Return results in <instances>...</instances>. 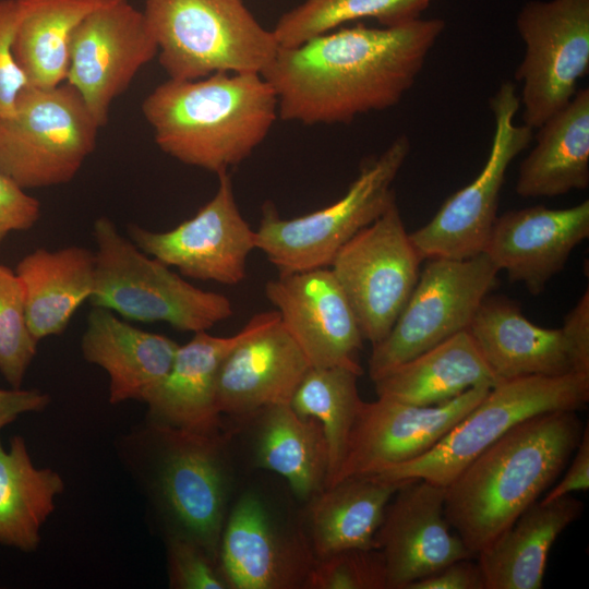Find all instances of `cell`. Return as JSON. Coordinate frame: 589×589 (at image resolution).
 <instances>
[{
    "mask_svg": "<svg viewBox=\"0 0 589 589\" xmlns=\"http://www.w3.org/2000/svg\"><path fill=\"white\" fill-rule=\"evenodd\" d=\"M422 261L396 202L335 255L329 268L363 339L372 346L394 326L418 281Z\"/></svg>",
    "mask_w": 589,
    "mask_h": 589,
    "instance_id": "7c38bea8",
    "label": "cell"
},
{
    "mask_svg": "<svg viewBox=\"0 0 589 589\" xmlns=\"http://www.w3.org/2000/svg\"><path fill=\"white\" fill-rule=\"evenodd\" d=\"M467 330L497 382L574 373L562 328L533 324L505 296L488 294Z\"/></svg>",
    "mask_w": 589,
    "mask_h": 589,
    "instance_id": "603a6c76",
    "label": "cell"
},
{
    "mask_svg": "<svg viewBox=\"0 0 589 589\" xmlns=\"http://www.w3.org/2000/svg\"><path fill=\"white\" fill-rule=\"evenodd\" d=\"M401 483L353 477L309 500L304 531L315 558L350 549H376L375 533Z\"/></svg>",
    "mask_w": 589,
    "mask_h": 589,
    "instance_id": "83f0119b",
    "label": "cell"
},
{
    "mask_svg": "<svg viewBox=\"0 0 589 589\" xmlns=\"http://www.w3.org/2000/svg\"><path fill=\"white\" fill-rule=\"evenodd\" d=\"M311 368L280 318L243 339L224 360L216 384L220 414L251 418L290 404Z\"/></svg>",
    "mask_w": 589,
    "mask_h": 589,
    "instance_id": "7402d4cb",
    "label": "cell"
},
{
    "mask_svg": "<svg viewBox=\"0 0 589 589\" xmlns=\"http://www.w3.org/2000/svg\"><path fill=\"white\" fill-rule=\"evenodd\" d=\"M582 510L572 494L529 506L477 554L485 589H541L553 543Z\"/></svg>",
    "mask_w": 589,
    "mask_h": 589,
    "instance_id": "d4e9b609",
    "label": "cell"
},
{
    "mask_svg": "<svg viewBox=\"0 0 589 589\" xmlns=\"http://www.w3.org/2000/svg\"><path fill=\"white\" fill-rule=\"evenodd\" d=\"M279 318L276 310L265 311L254 314L232 336L194 333L189 342L179 345L166 376L144 395L146 420L185 430L219 431L216 384L224 360L243 339Z\"/></svg>",
    "mask_w": 589,
    "mask_h": 589,
    "instance_id": "44dd1931",
    "label": "cell"
},
{
    "mask_svg": "<svg viewBox=\"0 0 589 589\" xmlns=\"http://www.w3.org/2000/svg\"><path fill=\"white\" fill-rule=\"evenodd\" d=\"M142 12L172 80L262 74L279 49L242 0H145Z\"/></svg>",
    "mask_w": 589,
    "mask_h": 589,
    "instance_id": "5b68a950",
    "label": "cell"
},
{
    "mask_svg": "<svg viewBox=\"0 0 589 589\" xmlns=\"http://www.w3.org/2000/svg\"><path fill=\"white\" fill-rule=\"evenodd\" d=\"M519 108L515 84L503 82L490 98L494 133L482 170L449 196L429 223L409 233L423 260H464L482 253L497 217L507 169L532 141V129L515 123Z\"/></svg>",
    "mask_w": 589,
    "mask_h": 589,
    "instance_id": "8fae6325",
    "label": "cell"
},
{
    "mask_svg": "<svg viewBox=\"0 0 589 589\" xmlns=\"http://www.w3.org/2000/svg\"><path fill=\"white\" fill-rule=\"evenodd\" d=\"M63 491L58 471L34 465L23 436L12 437L8 448L0 440V544L36 551L41 528Z\"/></svg>",
    "mask_w": 589,
    "mask_h": 589,
    "instance_id": "1f68e13d",
    "label": "cell"
},
{
    "mask_svg": "<svg viewBox=\"0 0 589 589\" xmlns=\"http://www.w3.org/2000/svg\"><path fill=\"white\" fill-rule=\"evenodd\" d=\"M569 347L573 372L589 376V291L582 293L561 327Z\"/></svg>",
    "mask_w": 589,
    "mask_h": 589,
    "instance_id": "ab89813d",
    "label": "cell"
},
{
    "mask_svg": "<svg viewBox=\"0 0 589 589\" xmlns=\"http://www.w3.org/2000/svg\"><path fill=\"white\" fill-rule=\"evenodd\" d=\"M265 296L311 366L362 374L358 356L364 339L329 267L278 274L265 284Z\"/></svg>",
    "mask_w": 589,
    "mask_h": 589,
    "instance_id": "ac0fdd59",
    "label": "cell"
},
{
    "mask_svg": "<svg viewBox=\"0 0 589 589\" xmlns=\"http://www.w3.org/2000/svg\"><path fill=\"white\" fill-rule=\"evenodd\" d=\"M498 273L483 252L464 260L429 259L390 332L372 348L371 380L467 330Z\"/></svg>",
    "mask_w": 589,
    "mask_h": 589,
    "instance_id": "30bf717a",
    "label": "cell"
},
{
    "mask_svg": "<svg viewBox=\"0 0 589 589\" xmlns=\"http://www.w3.org/2000/svg\"><path fill=\"white\" fill-rule=\"evenodd\" d=\"M49 404V395L39 389L0 388V431L21 414L40 412Z\"/></svg>",
    "mask_w": 589,
    "mask_h": 589,
    "instance_id": "7bdbcfd3",
    "label": "cell"
},
{
    "mask_svg": "<svg viewBox=\"0 0 589 589\" xmlns=\"http://www.w3.org/2000/svg\"><path fill=\"white\" fill-rule=\"evenodd\" d=\"M470 558L454 561L412 582L408 589H485L480 566Z\"/></svg>",
    "mask_w": 589,
    "mask_h": 589,
    "instance_id": "60d3db41",
    "label": "cell"
},
{
    "mask_svg": "<svg viewBox=\"0 0 589 589\" xmlns=\"http://www.w3.org/2000/svg\"><path fill=\"white\" fill-rule=\"evenodd\" d=\"M575 456L561 481L542 498L553 501L569 495L573 492L585 491L589 488V428L584 429L581 438L575 449Z\"/></svg>",
    "mask_w": 589,
    "mask_h": 589,
    "instance_id": "b9f144b4",
    "label": "cell"
},
{
    "mask_svg": "<svg viewBox=\"0 0 589 589\" xmlns=\"http://www.w3.org/2000/svg\"><path fill=\"white\" fill-rule=\"evenodd\" d=\"M434 0H304L285 12L272 29L279 47H296L341 24L374 19L383 26L417 19Z\"/></svg>",
    "mask_w": 589,
    "mask_h": 589,
    "instance_id": "836d02e7",
    "label": "cell"
},
{
    "mask_svg": "<svg viewBox=\"0 0 589 589\" xmlns=\"http://www.w3.org/2000/svg\"><path fill=\"white\" fill-rule=\"evenodd\" d=\"M360 375L341 366H311L290 401L298 414L315 419L323 430L328 453L325 488L340 467L349 434L363 402L358 390Z\"/></svg>",
    "mask_w": 589,
    "mask_h": 589,
    "instance_id": "d6a6232c",
    "label": "cell"
},
{
    "mask_svg": "<svg viewBox=\"0 0 589 589\" xmlns=\"http://www.w3.org/2000/svg\"><path fill=\"white\" fill-rule=\"evenodd\" d=\"M157 53L143 12L128 0H116L93 11L76 27L65 82L79 92L103 128L113 100Z\"/></svg>",
    "mask_w": 589,
    "mask_h": 589,
    "instance_id": "9a60e30c",
    "label": "cell"
},
{
    "mask_svg": "<svg viewBox=\"0 0 589 589\" xmlns=\"http://www.w3.org/2000/svg\"><path fill=\"white\" fill-rule=\"evenodd\" d=\"M179 345L145 332L104 308L92 306L81 338L83 358L109 377V402L142 401L169 372Z\"/></svg>",
    "mask_w": 589,
    "mask_h": 589,
    "instance_id": "cb8c5ba5",
    "label": "cell"
},
{
    "mask_svg": "<svg viewBox=\"0 0 589 589\" xmlns=\"http://www.w3.org/2000/svg\"><path fill=\"white\" fill-rule=\"evenodd\" d=\"M410 148L409 137L398 135L382 154L363 163L339 200L312 213L285 219L266 201L255 230L256 249L279 274L329 267L351 238L396 202L393 183Z\"/></svg>",
    "mask_w": 589,
    "mask_h": 589,
    "instance_id": "52a82bcc",
    "label": "cell"
},
{
    "mask_svg": "<svg viewBox=\"0 0 589 589\" xmlns=\"http://www.w3.org/2000/svg\"><path fill=\"white\" fill-rule=\"evenodd\" d=\"M116 0H16L13 53L28 85L52 87L67 80L72 36L96 9Z\"/></svg>",
    "mask_w": 589,
    "mask_h": 589,
    "instance_id": "4dcf8cb0",
    "label": "cell"
},
{
    "mask_svg": "<svg viewBox=\"0 0 589 589\" xmlns=\"http://www.w3.org/2000/svg\"><path fill=\"white\" fill-rule=\"evenodd\" d=\"M536 145L519 167L515 191L521 197H554L589 187V89L545 120Z\"/></svg>",
    "mask_w": 589,
    "mask_h": 589,
    "instance_id": "4316f807",
    "label": "cell"
},
{
    "mask_svg": "<svg viewBox=\"0 0 589 589\" xmlns=\"http://www.w3.org/2000/svg\"><path fill=\"white\" fill-rule=\"evenodd\" d=\"M217 177L216 193L190 219L168 231L132 224L128 232L144 253L181 275L235 286L247 276L248 256L256 249L255 230L239 211L229 173Z\"/></svg>",
    "mask_w": 589,
    "mask_h": 589,
    "instance_id": "5bb4252c",
    "label": "cell"
},
{
    "mask_svg": "<svg viewBox=\"0 0 589 589\" xmlns=\"http://www.w3.org/2000/svg\"><path fill=\"white\" fill-rule=\"evenodd\" d=\"M172 589H228L219 564L203 548L180 537L164 539Z\"/></svg>",
    "mask_w": 589,
    "mask_h": 589,
    "instance_id": "8d00e7d4",
    "label": "cell"
},
{
    "mask_svg": "<svg viewBox=\"0 0 589 589\" xmlns=\"http://www.w3.org/2000/svg\"><path fill=\"white\" fill-rule=\"evenodd\" d=\"M588 237L589 200L567 208L536 205L497 216L482 252L509 281L538 296Z\"/></svg>",
    "mask_w": 589,
    "mask_h": 589,
    "instance_id": "ffe728a7",
    "label": "cell"
},
{
    "mask_svg": "<svg viewBox=\"0 0 589 589\" xmlns=\"http://www.w3.org/2000/svg\"><path fill=\"white\" fill-rule=\"evenodd\" d=\"M315 562L304 528L285 525L256 492L236 501L218 550L228 589H304Z\"/></svg>",
    "mask_w": 589,
    "mask_h": 589,
    "instance_id": "2e32d148",
    "label": "cell"
},
{
    "mask_svg": "<svg viewBox=\"0 0 589 589\" xmlns=\"http://www.w3.org/2000/svg\"><path fill=\"white\" fill-rule=\"evenodd\" d=\"M254 416L260 419L253 447L256 466L281 476L308 502L325 488L327 478V444L320 423L301 417L290 404Z\"/></svg>",
    "mask_w": 589,
    "mask_h": 589,
    "instance_id": "f546056e",
    "label": "cell"
},
{
    "mask_svg": "<svg viewBox=\"0 0 589 589\" xmlns=\"http://www.w3.org/2000/svg\"><path fill=\"white\" fill-rule=\"evenodd\" d=\"M491 387L479 385L434 406H414L383 397L363 401L340 467L328 486L348 478L372 476L385 467L421 456L474 408Z\"/></svg>",
    "mask_w": 589,
    "mask_h": 589,
    "instance_id": "e0dca14e",
    "label": "cell"
},
{
    "mask_svg": "<svg viewBox=\"0 0 589 589\" xmlns=\"http://www.w3.org/2000/svg\"><path fill=\"white\" fill-rule=\"evenodd\" d=\"M445 488L404 481L388 502L375 533L387 589L408 587L447 564L473 557L446 520Z\"/></svg>",
    "mask_w": 589,
    "mask_h": 589,
    "instance_id": "d6986e66",
    "label": "cell"
},
{
    "mask_svg": "<svg viewBox=\"0 0 589 589\" xmlns=\"http://www.w3.org/2000/svg\"><path fill=\"white\" fill-rule=\"evenodd\" d=\"M95 281L88 299L125 320L164 322L181 332H204L233 314L224 294L200 289L144 253L107 217L93 226Z\"/></svg>",
    "mask_w": 589,
    "mask_h": 589,
    "instance_id": "8992f818",
    "label": "cell"
},
{
    "mask_svg": "<svg viewBox=\"0 0 589 589\" xmlns=\"http://www.w3.org/2000/svg\"><path fill=\"white\" fill-rule=\"evenodd\" d=\"M17 22L16 0H0V118L14 112L21 92L28 85L13 53Z\"/></svg>",
    "mask_w": 589,
    "mask_h": 589,
    "instance_id": "74e56055",
    "label": "cell"
},
{
    "mask_svg": "<svg viewBox=\"0 0 589 589\" xmlns=\"http://www.w3.org/2000/svg\"><path fill=\"white\" fill-rule=\"evenodd\" d=\"M304 589H387L377 549H350L316 560Z\"/></svg>",
    "mask_w": 589,
    "mask_h": 589,
    "instance_id": "d590c367",
    "label": "cell"
},
{
    "mask_svg": "<svg viewBox=\"0 0 589 589\" xmlns=\"http://www.w3.org/2000/svg\"><path fill=\"white\" fill-rule=\"evenodd\" d=\"M15 273L24 289L28 329L39 341L63 333L88 301L95 281V252L77 245L39 248L20 260Z\"/></svg>",
    "mask_w": 589,
    "mask_h": 589,
    "instance_id": "484cf974",
    "label": "cell"
},
{
    "mask_svg": "<svg viewBox=\"0 0 589 589\" xmlns=\"http://www.w3.org/2000/svg\"><path fill=\"white\" fill-rule=\"evenodd\" d=\"M37 344L26 323L22 283L0 263V373L12 388H21Z\"/></svg>",
    "mask_w": 589,
    "mask_h": 589,
    "instance_id": "e575fe53",
    "label": "cell"
},
{
    "mask_svg": "<svg viewBox=\"0 0 589 589\" xmlns=\"http://www.w3.org/2000/svg\"><path fill=\"white\" fill-rule=\"evenodd\" d=\"M377 397L441 405L479 386L497 383L468 330L460 332L373 381Z\"/></svg>",
    "mask_w": 589,
    "mask_h": 589,
    "instance_id": "f1b7e54d",
    "label": "cell"
},
{
    "mask_svg": "<svg viewBox=\"0 0 589 589\" xmlns=\"http://www.w3.org/2000/svg\"><path fill=\"white\" fill-rule=\"evenodd\" d=\"M226 437L145 420L119 438L121 464L134 480L164 539L195 542L218 562L227 517Z\"/></svg>",
    "mask_w": 589,
    "mask_h": 589,
    "instance_id": "277c9868",
    "label": "cell"
},
{
    "mask_svg": "<svg viewBox=\"0 0 589 589\" xmlns=\"http://www.w3.org/2000/svg\"><path fill=\"white\" fill-rule=\"evenodd\" d=\"M141 109L160 151L215 175L249 158L279 118L277 96L260 73L168 79Z\"/></svg>",
    "mask_w": 589,
    "mask_h": 589,
    "instance_id": "3957f363",
    "label": "cell"
},
{
    "mask_svg": "<svg viewBox=\"0 0 589 589\" xmlns=\"http://www.w3.org/2000/svg\"><path fill=\"white\" fill-rule=\"evenodd\" d=\"M589 401V376H522L498 381L431 449L372 474L378 480H425L446 488L476 457L516 424L551 411H578Z\"/></svg>",
    "mask_w": 589,
    "mask_h": 589,
    "instance_id": "ba28073f",
    "label": "cell"
},
{
    "mask_svg": "<svg viewBox=\"0 0 589 589\" xmlns=\"http://www.w3.org/2000/svg\"><path fill=\"white\" fill-rule=\"evenodd\" d=\"M444 28L441 19H417L332 31L279 47L262 76L277 96L280 119L306 125L350 123L402 99Z\"/></svg>",
    "mask_w": 589,
    "mask_h": 589,
    "instance_id": "6da1fadb",
    "label": "cell"
},
{
    "mask_svg": "<svg viewBox=\"0 0 589 589\" xmlns=\"http://www.w3.org/2000/svg\"><path fill=\"white\" fill-rule=\"evenodd\" d=\"M516 26L526 47L515 72L522 119L538 129L570 101L589 71V0L527 2Z\"/></svg>",
    "mask_w": 589,
    "mask_h": 589,
    "instance_id": "4fadbf2b",
    "label": "cell"
},
{
    "mask_svg": "<svg viewBox=\"0 0 589 589\" xmlns=\"http://www.w3.org/2000/svg\"><path fill=\"white\" fill-rule=\"evenodd\" d=\"M99 128L69 83L27 85L14 112L0 118V173L25 191L68 183L94 152Z\"/></svg>",
    "mask_w": 589,
    "mask_h": 589,
    "instance_id": "9c48e42d",
    "label": "cell"
},
{
    "mask_svg": "<svg viewBox=\"0 0 589 589\" xmlns=\"http://www.w3.org/2000/svg\"><path fill=\"white\" fill-rule=\"evenodd\" d=\"M585 426L576 411H551L508 430L446 488L444 514L473 556L556 480Z\"/></svg>",
    "mask_w": 589,
    "mask_h": 589,
    "instance_id": "7a4b0ae2",
    "label": "cell"
},
{
    "mask_svg": "<svg viewBox=\"0 0 589 589\" xmlns=\"http://www.w3.org/2000/svg\"><path fill=\"white\" fill-rule=\"evenodd\" d=\"M40 214L39 201L0 173V247L11 232L33 228Z\"/></svg>",
    "mask_w": 589,
    "mask_h": 589,
    "instance_id": "f35d334b",
    "label": "cell"
}]
</instances>
